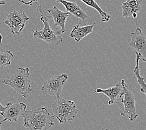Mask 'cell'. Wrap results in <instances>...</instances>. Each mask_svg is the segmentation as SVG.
I'll return each instance as SVG.
<instances>
[{
	"mask_svg": "<svg viewBox=\"0 0 146 130\" xmlns=\"http://www.w3.org/2000/svg\"><path fill=\"white\" fill-rule=\"evenodd\" d=\"M23 126L29 130H48L54 126V117L46 107L26 111L22 116Z\"/></svg>",
	"mask_w": 146,
	"mask_h": 130,
	"instance_id": "6da1fadb",
	"label": "cell"
},
{
	"mask_svg": "<svg viewBox=\"0 0 146 130\" xmlns=\"http://www.w3.org/2000/svg\"><path fill=\"white\" fill-rule=\"evenodd\" d=\"M18 71L12 76L6 75V77L2 78L0 82L8 85L13 89V91L18 93L23 98H27L29 93L33 91L31 87V75L29 68H17Z\"/></svg>",
	"mask_w": 146,
	"mask_h": 130,
	"instance_id": "7a4b0ae2",
	"label": "cell"
},
{
	"mask_svg": "<svg viewBox=\"0 0 146 130\" xmlns=\"http://www.w3.org/2000/svg\"><path fill=\"white\" fill-rule=\"evenodd\" d=\"M40 13L41 21L44 25V28L42 29L33 30V35L36 39H41L48 44L54 46H60L63 43V38L61 35L59 29H52L49 25V19L51 18V16H47L44 10L43 9L41 5H38L36 9Z\"/></svg>",
	"mask_w": 146,
	"mask_h": 130,
	"instance_id": "3957f363",
	"label": "cell"
},
{
	"mask_svg": "<svg viewBox=\"0 0 146 130\" xmlns=\"http://www.w3.org/2000/svg\"><path fill=\"white\" fill-rule=\"evenodd\" d=\"M51 109L53 116L62 124L74 119L78 113L74 101L66 100L63 98H58L52 103Z\"/></svg>",
	"mask_w": 146,
	"mask_h": 130,
	"instance_id": "277c9868",
	"label": "cell"
},
{
	"mask_svg": "<svg viewBox=\"0 0 146 130\" xmlns=\"http://www.w3.org/2000/svg\"><path fill=\"white\" fill-rule=\"evenodd\" d=\"M121 83L123 87V94L120 104L122 103L124 106V109L121 112V115L127 116L129 121H134L139 116L136 112L135 96L131 90L129 89L128 86L124 79H122Z\"/></svg>",
	"mask_w": 146,
	"mask_h": 130,
	"instance_id": "5b68a950",
	"label": "cell"
},
{
	"mask_svg": "<svg viewBox=\"0 0 146 130\" xmlns=\"http://www.w3.org/2000/svg\"><path fill=\"white\" fill-rule=\"evenodd\" d=\"M68 79V75L62 73L48 79L44 81L41 88V91L50 96L60 98L65 83Z\"/></svg>",
	"mask_w": 146,
	"mask_h": 130,
	"instance_id": "8992f818",
	"label": "cell"
},
{
	"mask_svg": "<svg viewBox=\"0 0 146 130\" xmlns=\"http://www.w3.org/2000/svg\"><path fill=\"white\" fill-rule=\"evenodd\" d=\"M6 17L7 18L3 23L9 28L15 37L16 35L19 36V34L25 28L26 21L29 19L21 9L19 10V11H14L7 14Z\"/></svg>",
	"mask_w": 146,
	"mask_h": 130,
	"instance_id": "52a82bcc",
	"label": "cell"
},
{
	"mask_svg": "<svg viewBox=\"0 0 146 130\" xmlns=\"http://www.w3.org/2000/svg\"><path fill=\"white\" fill-rule=\"evenodd\" d=\"M131 41L129 45L135 49V53L139 55L140 61L146 63V36L138 26L135 28L134 32L131 33Z\"/></svg>",
	"mask_w": 146,
	"mask_h": 130,
	"instance_id": "ba28073f",
	"label": "cell"
},
{
	"mask_svg": "<svg viewBox=\"0 0 146 130\" xmlns=\"http://www.w3.org/2000/svg\"><path fill=\"white\" fill-rule=\"evenodd\" d=\"M5 108V111L2 115L3 119L0 121L1 123L6 121L16 122L19 117L22 116L26 111L27 106L23 103L9 102L6 103Z\"/></svg>",
	"mask_w": 146,
	"mask_h": 130,
	"instance_id": "9c48e42d",
	"label": "cell"
},
{
	"mask_svg": "<svg viewBox=\"0 0 146 130\" xmlns=\"http://www.w3.org/2000/svg\"><path fill=\"white\" fill-rule=\"evenodd\" d=\"M48 12L51 15V17L53 18L54 24L53 27L59 29L61 34L66 32V21L68 17L71 15L69 13L63 12L59 10L56 6L48 9Z\"/></svg>",
	"mask_w": 146,
	"mask_h": 130,
	"instance_id": "30bf717a",
	"label": "cell"
},
{
	"mask_svg": "<svg viewBox=\"0 0 146 130\" xmlns=\"http://www.w3.org/2000/svg\"><path fill=\"white\" fill-rule=\"evenodd\" d=\"M94 93H102L106 95L109 98V101H108L109 105H112L114 103H117L120 105V102L117 101V100L119 98H122V94H123V87L121 83H118L115 85L112 86L111 88L108 89H103L101 88H97L94 92Z\"/></svg>",
	"mask_w": 146,
	"mask_h": 130,
	"instance_id": "8fae6325",
	"label": "cell"
},
{
	"mask_svg": "<svg viewBox=\"0 0 146 130\" xmlns=\"http://www.w3.org/2000/svg\"><path fill=\"white\" fill-rule=\"evenodd\" d=\"M142 0H126L121 6L122 16L125 18H137V14L142 10Z\"/></svg>",
	"mask_w": 146,
	"mask_h": 130,
	"instance_id": "7c38bea8",
	"label": "cell"
},
{
	"mask_svg": "<svg viewBox=\"0 0 146 130\" xmlns=\"http://www.w3.org/2000/svg\"><path fill=\"white\" fill-rule=\"evenodd\" d=\"M54 1L64 5L66 9V12L69 13L71 15H74L76 18L80 19L84 24L88 22L89 16L75 3L68 1L66 0H54Z\"/></svg>",
	"mask_w": 146,
	"mask_h": 130,
	"instance_id": "4fadbf2b",
	"label": "cell"
},
{
	"mask_svg": "<svg viewBox=\"0 0 146 130\" xmlns=\"http://www.w3.org/2000/svg\"><path fill=\"white\" fill-rule=\"evenodd\" d=\"M97 23L98 21L94 23L91 25H85L83 26H79V25H74L70 33V36L74 39L76 42H79L92 32Z\"/></svg>",
	"mask_w": 146,
	"mask_h": 130,
	"instance_id": "5bb4252c",
	"label": "cell"
},
{
	"mask_svg": "<svg viewBox=\"0 0 146 130\" xmlns=\"http://www.w3.org/2000/svg\"><path fill=\"white\" fill-rule=\"evenodd\" d=\"M135 58V66L134 69V73L137 78V81L138 84L140 85V91L142 93H144L146 96V83L144 81V78L142 77L140 75V71H139V61H140V58L137 54H136Z\"/></svg>",
	"mask_w": 146,
	"mask_h": 130,
	"instance_id": "9a60e30c",
	"label": "cell"
},
{
	"mask_svg": "<svg viewBox=\"0 0 146 130\" xmlns=\"http://www.w3.org/2000/svg\"><path fill=\"white\" fill-rule=\"evenodd\" d=\"M81 1L83 2L84 4H86L88 6L94 8L97 11L99 15L101 16V19L102 22H108L109 19L111 18V16L107 13L104 11L98 5V3H96L94 0H81Z\"/></svg>",
	"mask_w": 146,
	"mask_h": 130,
	"instance_id": "2e32d148",
	"label": "cell"
},
{
	"mask_svg": "<svg viewBox=\"0 0 146 130\" xmlns=\"http://www.w3.org/2000/svg\"><path fill=\"white\" fill-rule=\"evenodd\" d=\"M13 54L9 50L0 53V70H3L5 66L11 65V60Z\"/></svg>",
	"mask_w": 146,
	"mask_h": 130,
	"instance_id": "e0dca14e",
	"label": "cell"
},
{
	"mask_svg": "<svg viewBox=\"0 0 146 130\" xmlns=\"http://www.w3.org/2000/svg\"><path fill=\"white\" fill-rule=\"evenodd\" d=\"M38 1L39 0H18V1L23 3L24 5H33V3H35L36 5H38Z\"/></svg>",
	"mask_w": 146,
	"mask_h": 130,
	"instance_id": "ac0fdd59",
	"label": "cell"
},
{
	"mask_svg": "<svg viewBox=\"0 0 146 130\" xmlns=\"http://www.w3.org/2000/svg\"><path fill=\"white\" fill-rule=\"evenodd\" d=\"M5 109H6V108L4 107V106H3L1 103H0V115H1V116L3 115V113L5 112Z\"/></svg>",
	"mask_w": 146,
	"mask_h": 130,
	"instance_id": "d6986e66",
	"label": "cell"
},
{
	"mask_svg": "<svg viewBox=\"0 0 146 130\" xmlns=\"http://www.w3.org/2000/svg\"><path fill=\"white\" fill-rule=\"evenodd\" d=\"M6 4L5 0H0V5H4Z\"/></svg>",
	"mask_w": 146,
	"mask_h": 130,
	"instance_id": "ffe728a7",
	"label": "cell"
},
{
	"mask_svg": "<svg viewBox=\"0 0 146 130\" xmlns=\"http://www.w3.org/2000/svg\"><path fill=\"white\" fill-rule=\"evenodd\" d=\"M2 39H3V36L1 34H0V45H1V46H2Z\"/></svg>",
	"mask_w": 146,
	"mask_h": 130,
	"instance_id": "44dd1931",
	"label": "cell"
},
{
	"mask_svg": "<svg viewBox=\"0 0 146 130\" xmlns=\"http://www.w3.org/2000/svg\"><path fill=\"white\" fill-rule=\"evenodd\" d=\"M1 125H2V123L0 122V130H1Z\"/></svg>",
	"mask_w": 146,
	"mask_h": 130,
	"instance_id": "7402d4cb",
	"label": "cell"
},
{
	"mask_svg": "<svg viewBox=\"0 0 146 130\" xmlns=\"http://www.w3.org/2000/svg\"><path fill=\"white\" fill-rule=\"evenodd\" d=\"M102 130H111V129H108V128H106V129H103Z\"/></svg>",
	"mask_w": 146,
	"mask_h": 130,
	"instance_id": "603a6c76",
	"label": "cell"
}]
</instances>
